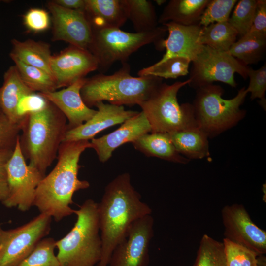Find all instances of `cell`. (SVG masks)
Listing matches in <instances>:
<instances>
[{
	"label": "cell",
	"instance_id": "obj_1",
	"mask_svg": "<svg viewBox=\"0 0 266 266\" xmlns=\"http://www.w3.org/2000/svg\"><path fill=\"white\" fill-rule=\"evenodd\" d=\"M98 209L101 253L97 266H108L113 250L131 225L151 214L152 210L141 201L140 195L131 184L129 173L118 175L106 186Z\"/></svg>",
	"mask_w": 266,
	"mask_h": 266
},
{
	"label": "cell",
	"instance_id": "obj_2",
	"mask_svg": "<svg viewBox=\"0 0 266 266\" xmlns=\"http://www.w3.org/2000/svg\"><path fill=\"white\" fill-rule=\"evenodd\" d=\"M88 148H92V145L87 140L61 143L56 166L36 189L33 205L40 213L50 215L57 222L74 213L75 210L70 207L73 203L74 193L90 186L87 181L78 177L80 156Z\"/></svg>",
	"mask_w": 266,
	"mask_h": 266
},
{
	"label": "cell",
	"instance_id": "obj_3",
	"mask_svg": "<svg viewBox=\"0 0 266 266\" xmlns=\"http://www.w3.org/2000/svg\"><path fill=\"white\" fill-rule=\"evenodd\" d=\"M21 127L19 144L22 153L25 160L29 161V165L45 175L56 158L68 130L66 118L47 100L42 109L26 115Z\"/></svg>",
	"mask_w": 266,
	"mask_h": 266
},
{
	"label": "cell",
	"instance_id": "obj_4",
	"mask_svg": "<svg viewBox=\"0 0 266 266\" xmlns=\"http://www.w3.org/2000/svg\"><path fill=\"white\" fill-rule=\"evenodd\" d=\"M122 64L111 75L100 73L86 78L80 94L88 107L104 101L118 106L139 105L163 83L162 78L153 76H133L130 65Z\"/></svg>",
	"mask_w": 266,
	"mask_h": 266
},
{
	"label": "cell",
	"instance_id": "obj_5",
	"mask_svg": "<svg viewBox=\"0 0 266 266\" xmlns=\"http://www.w3.org/2000/svg\"><path fill=\"white\" fill-rule=\"evenodd\" d=\"M77 220L71 230L56 241L61 266H94L101 253L98 203L86 200L74 211Z\"/></svg>",
	"mask_w": 266,
	"mask_h": 266
},
{
	"label": "cell",
	"instance_id": "obj_6",
	"mask_svg": "<svg viewBox=\"0 0 266 266\" xmlns=\"http://www.w3.org/2000/svg\"><path fill=\"white\" fill-rule=\"evenodd\" d=\"M192 104L198 127L212 138L236 125L245 116L240 108L248 92L245 87L241 88L232 99L222 98V87L210 84L197 88Z\"/></svg>",
	"mask_w": 266,
	"mask_h": 266
},
{
	"label": "cell",
	"instance_id": "obj_7",
	"mask_svg": "<svg viewBox=\"0 0 266 266\" xmlns=\"http://www.w3.org/2000/svg\"><path fill=\"white\" fill-rule=\"evenodd\" d=\"M92 30L88 50L95 56L98 69L102 72L116 62H127L133 53L146 45L153 43L157 48L167 32L164 26L143 33H130L118 28Z\"/></svg>",
	"mask_w": 266,
	"mask_h": 266
},
{
	"label": "cell",
	"instance_id": "obj_8",
	"mask_svg": "<svg viewBox=\"0 0 266 266\" xmlns=\"http://www.w3.org/2000/svg\"><path fill=\"white\" fill-rule=\"evenodd\" d=\"M189 79L172 84L162 83L139 106L151 128V133H169L197 127L192 104H179V91L188 85Z\"/></svg>",
	"mask_w": 266,
	"mask_h": 266
},
{
	"label": "cell",
	"instance_id": "obj_9",
	"mask_svg": "<svg viewBox=\"0 0 266 266\" xmlns=\"http://www.w3.org/2000/svg\"><path fill=\"white\" fill-rule=\"evenodd\" d=\"M189 71L190 87L197 89L214 82L226 83L232 87L237 86L234 74L243 78L247 77L249 67L228 52L216 51L203 45L196 58L191 62Z\"/></svg>",
	"mask_w": 266,
	"mask_h": 266
},
{
	"label": "cell",
	"instance_id": "obj_10",
	"mask_svg": "<svg viewBox=\"0 0 266 266\" xmlns=\"http://www.w3.org/2000/svg\"><path fill=\"white\" fill-rule=\"evenodd\" d=\"M52 217L40 213L28 223L4 230L0 224V266H17L50 230Z\"/></svg>",
	"mask_w": 266,
	"mask_h": 266
},
{
	"label": "cell",
	"instance_id": "obj_11",
	"mask_svg": "<svg viewBox=\"0 0 266 266\" xmlns=\"http://www.w3.org/2000/svg\"><path fill=\"white\" fill-rule=\"evenodd\" d=\"M26 161L19 138L7 164L8 194L2 203L9 208L17 207L22 211L33 205L36 188L45 176Z\"/></svg>",
	"mask_w": 266,
	"mask_h": 266
},
{
	"label": "cell",
	"instance_id": "obj_12",
	"mask_svg": "<svg viewBox=\"0 0 266 266\" xmlns=\"http://www.w3.org/2000/svg\"><path fill=\"white\" fill-rule=\"evenodd\" d=\"M153 225L151 214L135 220L124 238L115 247L108 266H147Z\"/></svg>",
	"mask_w": 266,
	"mask_h": 266
},
{
	"label": "cell",
	"instance_id": "obj_13",
	"mask_svg": "<svg viewBox=\"0 0 266 266\" xmlns=\"http://www.w3.org/2000/svg\"><path fill=\"white\" fill-rule=\"evenodd\" d=\"M224 238L243 245L258 255L266 253V232L251 219L245 207L234 203L221 210Z\"/></svg>",
	"mask_w": 266,
	"mask_h": 266
},
{
	"label": "cell",
	"instance_id": "obj_14",
	"mask_svg": "<svg viewBox=\"0 0 266 266\" xmlns=\"http://www.w3.org/2000/svg\"><path fill=\"white\" fill-rule=\"evenodd\" d=\"M47 6L52 15V41L88 49L93 30L85 12L63 7L53 1L48 2Z\"/></svg>",
	"mask_w": 266,
	"mask_h": 266
},
{
	"label": "cell",
	"instance_id": "obj_15",
	"mask_svg": "<svg viewBox=\"0 0 266 266\" xmlns=\"http://www.w3.org/2000/svg\"><path fill=\"white\" fill-rule=\"evenodd\" d=\"M50 69L58 89L68 87L98 69L95 56L88 50L70 45L50 59Z\"/></svg>",
	"mask_w": 266,
	"mask_h": 266
},
{
	"label": "cell",
	"instance_id": "obj_16",
	"mask_svg": "<svg viewBox=\"0 0 266 266\" xmlns=\"http://www.w3.org/2000/svg\"><path fill=\"white\" fill-rule=\"evenodd\" d=\"M168 33L166 39L162 40L157 49L166 52L158 62L175 57L187 58L193 61L201 50L200 42L202 27L200 25L185 26L173 22L163 25Z\"/></svg>",
	"mask_w": 266,
	"mask_h": 266
},
{
	"label": "cell",
	"instance_id": "obj_17",
	"mask_svg": "<svg viewBox=\"0 0 266 266\" xmlns=\"http://www.w3.org/2000/svg\"><path fill=\"white\" fill-rule=\"evenodd\" d=\"M151 132L150 125L141 111L122 123L116 130L100 137L94 138L90 142L99 161L105 163L119 147L128 142L132 143Z\"/></svg>",
	"mask_w": 266,
	"mask_h": 266
},
{
	"label": "cell",
	"instance_id": "obj_18",
	"mask_svg": "<svg viewBox=\"0 0 266 266\" xmlns=\"http://www.w3.org/2000/svg\"><path fill=\"white\" fill-rule=\"evenodd\" d=\"M95 106L98 108L95 114L80 126L67 130L63 142L89 141L101 131L122 124L139 112L104 102H99Z\"/></svg>",
	"mask_w": 266,
	"mask_h": 266
},
{
	"label": "cell",
	"instance_id": "obj_19",
	"mask_svg": "<svg viewBox=\"0 0 266 266\" xmlns=\"http://www.w3.org/2000/svg\"><path fill=\"white\" fill-rule=\"evenodd\" d=\"M86 78L79 79L61 90L38 93L54 104L66 116L68 122V130L82 125L97 112L88 107L81 98L80 90Z\"/></svg>",
	"mask_w": 266,
	"mask_h": 266
},
{
	"label": "cell",
	"instance_id": "obj_20",
	"mask_svg": "<svg viewBox=\"0 0 266 266\" xmlns=\"http://www.w3.org/2000/svg\"><path fill=\"white\" fill-rule=\"evenodd\" d=\"M84 12L93 29L120 28L128 20L124 0H85Z\"/></svg>",
	"mask_w": 266,
	"mask_h": 266
},
{
	"label": "cell",
	"instance_id": "obj_21",
	"mask_svg": "<svg viewBox=\"0 0 266 266\" xmlns=\"http://www.w3.org/2000/svg\"><path fill=\"white\" fill-rule=\"evenodd\" d=\"M3 78L0 87V107L11 122L21 126L22 121L17 113L18 102L24 96L34 92L23 82L15 66L7 69Z\"/></svg>",
	"mask_w": 266,
	"mask_h": 266
},
{
	"label": "cell",
	"instance_id": "obj_22",
	"mask_svg": "<svg viewBox=\"0 0 266 266\" xmlns=\"http://www.w3.org/2000/svg\"><path fill=\"white\" fill-rule=\"evenodd\" d=\"M210 0H171L158 18L159 24L168 22L190 26L198 25Z\"/></svg>",
	"mask_w": 266,
	"mask_h": 266
},
{
	"label": "cell",
	"instance_id": "obj_23",
	"mask_svg": "<svg viewBox=\"0 0 266 266\" xmlns=\"http://www.w3.org/2000/svg\"><path fill=\"white\" fill-rule=\"evenodd\" d=\"M132 144L135 149L147 157L182 164L190 161L176 151L167 133H148L140 136Z\"/></svg>",
	"mask_w": 266,
	"mask_h": 266
},
{
	"label": "cell",
	"instance_id": "obj_24",
	"mask_svg": "<svg viewBox=\"0 0 266 266\" xmlns=\"http://www.w3.org/2000/svg\"><path fill=\"white\" fill-rule=\"evenodd\" d=\"M176 151L189 159H200L209 156L207 135L194 127L167 133Z\"/></svg>",
	"mask_w": 266,
	"mask_h": 266
},
{
	"label": "cell",
	"instance_id": "obj_25",
	"mask_svg": "<svg viewBox=\"0 0 266 266\" xmlns=\"http://www.w3.org/2000/svg\"><path fill=\"white\" fill-rule=\"evenodd\" d=\"M11 58L17 59L26 65L40 68L52 76L49 44L32 39L21 41L15 39L11 41Z\"/></svg>",
	"mask_w": 266,
	"mask_h": 266
},
{
	"label": "cell",
	"instance_id": "obj_26",
	"mask_svg": "<svg viewBox=\"0 0 266 266\" xmlns=\"http://www.w3.org/2000/svg\"><path fill=\"white\" fill-rule=\"evenodd\" d=\"M266 51V34L249 32L240 38L228 52L246 66L264 59Z\"/></svg>",
	"mask_w": 266,
	"mask_h": 266
},
{
	"label": "cell",
	"instance_id": "obj_27",
	"mask_svg": "<svg viewBox=\"0 0 266 266\" xmlns=\"http://www.w3.org/2000/svg\"><path fill=\"white\" fill-rule=\"evenodd\" d=\"M237 36V31L228 21L215 23L202 27L200 42L216 51L228 52Z\"/></svg>",
	"mask_w": 266,
	"mask_h": 266
},
{
	"label": "cell",
	"instance_id": "obj_28",
	"mask_svg": "<svg viewBox=\"0 0 266 266\" xmlns=\"http://www.w3.org/2000/svg\"><path fill=\"white\" fill-rule=\"evenodd\" d=\"M128 19L137 33L151 31L158 27V18L152 2L148 0H124Z\"/></svg>",
	"mask_w": 266,
	"mask_h": 266
},
{
	"label": "cell",
	"instance_id": "obj_29",
	"mask_svg": "<svg viewBox=\"0 0 266 266\" xmlns=\"http://www.w3.org/2000/svg\"><path fill=\"white\" fill-rule=\"evenodd\" d=\"M11 59L15 63L21 79L33 92H50L58 89L53 77L47 72L26 65L17 59Z\"/></svg>",
	"mask_w": 266,
	"mask_h": 266
},
{
	"label": "cell",
	"instance_id": "obj_30",
	"mask_svg": "<svg viewBox=\"0 0 266 266\" xmlns=\"http://www.w3.org/2000/svg\"><path fill=\"white\" fill-rule=\"evenodd\" d=\"M191 63V61L187 58L172 57L143 68L137 74L138 76H153L162 79H176L189 73Z\"/></svg>",
	"mask_w": 266,
	"mask_h": 266
},
{
	"label": "cell",
	"instance_id": "obj_31",
	"mask_svg": "<svg viewBox=\"0 0 266 266\" xmlns=\"http://www.w3.org/2000/svg\"><path fill=\"white\" fill-rule=\"evenodd\" d=\"M193 266H228L223 243L204 234Z\"/></svg>",
	"mask_w": 266,
	"mask_h": 266
},
{
	"label": "cell",
	"instance_id": "obj_32",
	"mask_svg": "<svg viewBox=\"0 0 266 266\" xmlns=\"http://www.w3.org/2000/svg\"><path fill=\"white\" fill-rule=\"evenodd\" d=\"M56 241L52 238L41 239L32 252L17 266H61L54 253Z\"/></svg>",
	"mask_w": 266,
	"mask_h": 266
},
{
	"label": "cell",
	"instance_id": "obj_33",
	"mask_svg": "<svg viewBox=\"0 0 266 266\" xmlns=\"http://www.w3.org/2000/svg\"><path fill=\"white\" fill-rule=\"evenodd\" d=\"M257 0H240L237 2L228 22L237 31L238 36L249 33L253 23Z\"/></svg>",
	"mask_w": 266,
	"mask_h": 266
},
{
	"label": "cell",
	"instance_id": "obj_34",
	"mask_svg": "<svg viewBox=\"0 0 266 266\" xmlns=\"http://www.w3.org/2000/svg\"><path fill=\"white\" fill-rule=\"evenodd\" d=\"M223 243L228 266H259V255L253 250L225 238Z\"/></svg>",
	"mask_w": 266,
	"mask_h": 266
},
{
	"label": "cell",
	"instance_id": "obj_35",
	"mask_svg": "<svg viewBox=\"0 0 266 266\" xmlns=\"http://www.w3.org/2000/svg\"><path fill=\"white\" fill-rule=\"evenodd\" d=\"M237 0H210L201 15L199 25L206 27L211 24L228 22Z\"/></svg>",
	"mask_w": 266,
	"mask_h": 266
},
{
	"label": "cell",
	"instance_id": "obj_36",
	"mask_svg": "<svg viewBox=\"0 0 266 266\" xmlns=\"http://www.w3.org/2000/svg\"><path fill=\"white\" fill-rule=\"evenodd\" d=\"M247 77L249 78V83L246 88L248 93H250L251 99L258 98L261 100L260 104L263 108H266L265 98L266 90V63L259 69L255 70L249 67Z\"/></svg>",
	"mask_w": 266,
	"mask_h": 266
},
{
	"label": "cell",
	"instance_id": "obj_37",
	"mask_svg": "<svg viewBox=\"0 0 266 266\" xmlns=\"http://www.w3.org/2000/svg\"><path fill=\"white\" fill-rule=\"evenodd\" d=\"M21 126L0 116V151L13 150L19 138Z\"/></svg>",
	"mask_w": 266,
	"mask_h": 266
},
{
	"label": "cell",
	"instance_id": "obj_38",
	"mask_svg": "<svg viewBox=\"0 0 266 266\" xmlns=\"http://www.w3.org/2000/svg\"><path fill=\"white\" fill-rule=\"evenodd\" d=\"M47 102V100L38 93L25 95L18 102L17 114L22 121L26 115L42 109L46 106Z\"/></svg>",
	"mask_w": 266,
	"mask_h": 266
},
{
	"label": "cell",
	"instance_id": "obj_39",
	"mask_svg": "<svg viewBox=\"0 0 266 266\" xmlns=\"http://www.w3.org/2000/svg\"><path fill=\"white\" fill-rule=\"evenodd\" d=\"M24 22L29 30L38 32L48 28L50 18L46 10L39 8H32L25 14Z\"/></svg>",
	"mask_w": 266,
	"mask_h": 266
},
{
	"label": "cell",
	"instance_id": "obj_40",
	"mask_svg": "<svg viewBox=\"0 0 266 266\" xmlns=\"http://www.w3.org/2000/svg\"><path fill=\"white\" fill-rule=\"evenodd\" d=\"M13 150L0 151V201L3 202L8 194L6 166Z\"/></svg>",
	"mask_w": 266,
	"mask_h": 266
},
{
	"label": "cell",
	"instance_id": "obj_41",
	"mask_svg": "<svg viewBox=\"0 0 266 266\" xmlns=\"http://www.w3.org/2000/svg\"><path fill=\"white\" fill-rule=\"evenodd\" d=\"M249 32H258L266 34V0H257V5L253 23Z\"/></svg>",
	"mask_w": 266,
	"mask_h": 266
},
{
	"label": "cell",
	"instance_id": "obj_42",
	"mask_svg": "<svg viewBox=\"0 0 266 266\" xmlns=\"http://www.w3.org/2000/svg\"><path fill=\"white\" fill-rule=\"evenodd\" d=\"M52 1L63 7L84 12L85 0H54Z\"/></svg>",
	"mask_w": 266,
	"mask_h": 266
},
{
	"label": "cell",
	"instance_id": "obj_43",
	"mask_svg": "<svg viewBox=\"0 0 266 266\" xmlns=\"http://www.w3.org/2000/svg\"><path fill=\"white\" fill-rule=\"evenodd\" d=\"M158 5H161L165 3L166 0H154Z\"/></svg>",
	"mask_w": 266,
	"mask_h": 266
},
{
	"label": "cell",
	"instance_id": "obj_44",
	"mask_svg": "<svg viewBox=\"0 0 266 266\" xmlns=\"http://www.w3.org/2000/svg\"><path fill=\"white\" fill-rule=\"evenodd\" d=\"M3 114V113H2V112L1 111V108L0 107V116L2 115Z\"/></svg>",
	"mask_w": 266,
	"mask_h": 266
},
{
	"label": "cell",
	"instance_id": "obj_45",
	"mask_svg": "<svg viewBox=\"0 0 266 266\" xmlns=\"http://www.w3.org/2000/svg\"><path fill=\"white\" fill-rule=\"evenodd\" d=\"M1 1V0H0V2Z\"/></svg>",
	"mask_w": 266,
	"mask_h": 266
}]
</instances>
